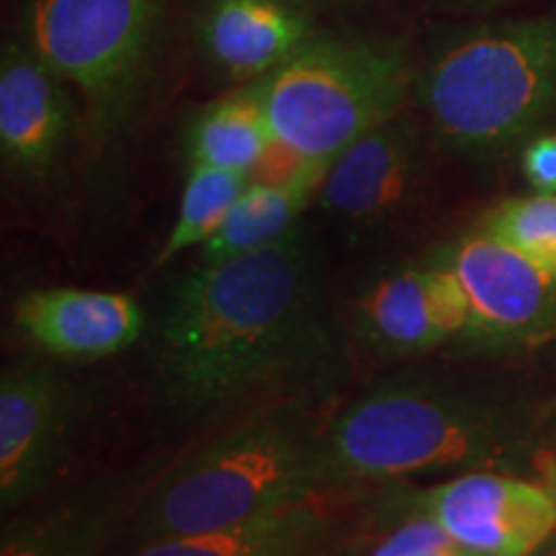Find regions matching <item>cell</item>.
I'll return each instance as SVG.
<instances>
[{
	"instance_id": "1",
	"label": "cell",
	"mask_w": 556,
	"mask_h": 556,
	"mask_svg": "<svg viewBox=\"0 0 556 556\" xmlns=\"http://www.w3.org/2000/svg\"><path fill=\"white\" fill-rule=\"evenodd\" d=\"M315 302V268L299 232L238 258L201 263L160 319L165 387L204 407L255 384L302 348Z\"/></svg>"
},
{
	"instance_id": "2",
	"label": "cell",
	"mask_w": 556,
	"mask_h": 556,
	"mask_svg": "<svg viewBox=\"0 0 556 556\" xmlns=\"http://www.w3.org/2000/svg\"><path fill=\"white\" fill-rule=\"evenodd\" d=\"M417 93L451 150L486 157L510 148L556 109V13L448 34Z\"/></svg>"
},
{
	"instance_id": "3",
	"label": "cell",
	"mask_w": 556,
	"mask_h": 556,
	"mask_svg": "<svg viewBox=\"0 0 556 556\" xmlns=\"http://www.w3.org/2000/svg\"><path fill=\"white\" fill-rule=\"evenodd\" d=\"M510 448L490 407L413 381H392L348 405L319 441L325 479H397L479 467Z\"/></svg>"
},
{
	"instance_id": "4",
	"label": "cell",
	"mask_w": 556,
	"mask_h": 556,
	"mask_svg": "<svg viewBox=\"0 0 556 556\" xmlns=\"http://www.w3.org/2000/svg\"><path fill=\"white\" fill-rule=\"evenodd\" d=\"M319 443L281 422L219 438L157 484L137 520L148 541L189 536L266 516L325 490Z\"/></svg>"
},
{
	"instance_id": "5",
	"label": "cell",
	"mask_w": 556,
	"mask_h": 556,
	"mask_svg": "<svg viewBox=\"0 0 556 556\" xmlns=\"http://www.w3.org/2000/svg\"><path fill=\"white\" fill-rule=\"evenodd\" d=\"M407 62L392 47L312 39L266 78L248 83L274 137L302 155L332 163L368 129L397 116Z\"/></svg>"
},
{
	"instance_id": "6",
	"label": "cell",
	"mask_w": 556,
	"mask_h": 556,
	"mask_svg": "<svg viewBox=\"0 0 556 556\" xmlns=\"http://www.w3.org/2000/svg\"><path fill=\"white\" fill-rule=\"evenodd\" d=\"M157 0H31L29 47L75 83L101 127L127 119L155 29Z\"/></svg>"
},
{
	"instance_id": "7",
	"label": "cell",
	"mask_w": 556,
	"mask_h": 556,
	"mask_svg": "<svg viewBox=\"0 0 556 556\" xmlns=\"http://www.w3.org/2000/svg\"><path fill=\"white\" fill-rule=\"evenodd\" d=\"M415 510L477 556H533L556 533L554 486L495 471H469L426 490Z\"/></svg>"
},
{
	"instance_id": "8",
	"label": "cell",
	"mask_w": 556,
	"mask_h": 556,
	"mask_svg": "<svg viewBox=\"0 0 556 556\" xmlns=\"http://www.w3.org/2000/svg\"><path fill=\"white\" fill-rule=\"evenodd\" d=\"M469 299V332L486 343L536 336L556 309V270L486 229L441 253Z\"/></svg>"
},
{
	"instance_id": "9",
	"label": "cell",
	"mask_w": 556,
	"mask_h": 556,
	"mask_svg": "<svg viewBox=\"0 0 556 556\" xmlns=\"http://www.w3.org/2000/svg\"><path fill=\"white\" fill-rule=\"evenodd\" d=\"M67 426V392L52 368L21 364L0 381V503L24 505L50 482Z\"/></svg>"
},
{
	"instance_id": "10",
	"label": "cell",
	"mask_w": 556,
	"mask_h": 556,
	"mask_svg": "<svg viewBox=\"0 0 556 556\" xmlns=\"http://www.w3.org/2000/svg\"><path fill=\"white\" fill-rule=\"evenodd\" d=\"M469 299L443 255L379 278L361 299V336L381 351L422 353L469 328Z\"/></svg>"
},
{
	"instance_id": "11",
	"label": "cell",
	"mask_w": 556,
	"mask_h": 556,
	"mask_svg": "<svg viewBox=\"0 0 556 556\" xmlns=\"http://www.w3.org/2000/svg\"><path fill=\"white\" fill-rule=\"evenodd\" d=\"M315 37L299 0H206L199 45L229 80L255 83L289 62Z\"/></svg>"
},
{
	"instance_id": "12",
	"label": "cell",
	"mask_w": 556,
	"mask_h": 556,
	"mask_svg": "<svg viewBox=\"0 0 556 556\" xmlns=\"http://www.w3.org/2000/svg\"><path fill=\"white\" fill-rule=\"evenodd\" d=\"M16 323L50 356L99 361L142 336L144 312L127 294L54 287L21 296Z\"/></svg>"
},
{
	"instance_id": "13",
	"label": "cell",
	"mask_w": 556,
	"mask_h": 556,
	"mask_svg": "<svg viewBox=\"0 0 556 556\" xmlns=\"http://www.w3.org/2000/svg\"><path fill=\"white\" fill-rule=\"evenodd\" d=\"M62 75L31 47L5 45L0 60V150L16 170H50L73 119Z\"/></svg>"
},
{
	"instance_id": "14",
	"label": "cell",
	"mask_w": 556,
	"mask_h": 556,
	"mask_svg": "<svg viewBox=\"0 0 556 556\" xmlns=\"http://www.w3.org/2000/svg\"><path fill=\"white\" fill-rule=\"evenodd\" d=\"M415 178V139L397 116L368 129L332 160L323 206L351 222H379L405 201Z\"/></svg>"
},
{
	"instance_id": "15",
	"label": "cell",
	"mask_w": 556,
	"mask_h": 556,
	"mask_svg": "<svg viewBox=\"0 0 556 556\" xmlns=\"http://www.w3.org/2000/svg\"><path fill=\"white\" fill-rule=\"evenodd\" d=\"M315 497L217 531L148 541L131 556H338V516Z\"/></svg>"
},
{
	"instance_id": "16",
	"label": "cell",
	"mask_w": 556,
	"mask_h": 556,
	"mask_svg": "<svg viewBox=\"0 0 556 556\" xmlns=\"http://www.w3.org/2000/svg\"><path fill=\"white\" fill-rule=\"evenodd\" d=\"M274 139L258 96L245 86L201 109L186 135L191 165L253 173Z\"/></svg>"
},
{
	"instance_id": "17",
	"label": "cell",
	"mask_w": 556,
	"mask_h": 556,
	"mask_svg": "<svg viewBox=\"0 0 556 556\" xmlns=\"http://www.w3.org/2000/svg\"><path fill=\"white\" fill-rule=\"evenodd\" d=\"M304 186L250 184L229 208L219 232L201 248V263H217L255 253L299 232L296 222L309 204Z\"/></svg>"
},
{
	"instance_id": "18",
	"label": "cell",
	"mask_w": 556,
	"mask_h": 556,
	"mask_svg": "<svg viewBox=\"0 0 556 556\" xmlns=\"http://www.w3.org/2000/svg\"><path fill=\"white\" fill-rule=\"evenodd\" d=\"M250 186L248 173L208 168V165H191L186 178L184 197H180L178 219L173 225L168 240L160 248L155 268L186 253L189 248H204L219 232L222 222L227 219L229 208Z\"/></svg>"
},
{
	"instance_id": "19",
	"label": "cell",
	"mask_w": 556,
	"mask_h": 556,
	"mask_svg": "<svg viewBox=\"0 0 556 556\" xmlns=\"http://www.w3.org/2000/svg\"><path fill=\"white\" fill-rule=\"evenodd\" d=\"M103 533L96 518L50 513L5 528L0 556H101Z\"/></svg>"
},
{
	"instance_id": "20",
	"label": "cell",
	"mask_w": 556,
	"mask_h": 556,
	"mask_svg": "<svg viewBox=\"0 0 556 556\" xmlns=\"http://www.w3.org/2000/svg\"><path fill=\"white\" fill-rule=\"evenodd\" d=\"M482 229L556 270V193L505 201L486 214Z\"/></svg>"
},
{
	"instance_id": "21",
	"label": "cell",
	"mask_w": 556,
	"mask_h": 556,
	"mask_svg": "<svg viewBox=\"0 0 556 556\" xmlns=\"http://www.w3.org/2000/svg\"><path fill=\"white\" fill-rule=\"evenodd\" d=\"M448 546H454V541L438 526V520L430 518L428 513L415 510V516L394 528L366 556H430Z\"/></svg>"
},
{
	"instance_id": "22",
	"label": "cell",
	"mask_w": 556,
	"mask_h": 556,
	"mask_svg": "<svg viewBox=\"0 0 556 556\" xmlns=\"http://www.w3.org/2000/svg\"><path fill=\"white\" fill-rule=\"evenodd\" d=\"M523 173L533 191L556 193V135L536 137L523 152Z\"/></svg>"
},
{
	"instance_id": "23",
	"label": "cell",
	"mask_w": 556,
	"mask_h": 556,
	"mask_svg": "<svg viewBox=\"0 0 556 556\" xmlns=\"http://www.w3.org/2000/svg\"><path fill=\"white\" fill-rule=\"evenodd\" d=\"M430 556H477V554H471V552H467V548H462L458 544H454V546L441 548V552H435V554H430Z\"/></svg>"
},
{
	"instance_id": "24",
	"label": "cell",
	"mask_w": 556,
	"mask_h": 556,
	"mask_svg": "<svg viewBox=\"0 0 556 556\" xmlns=\"http://www.w3.org/2000/svg\"><path fill=\"white\" fill-rule=\"evenodd\" d=\"M544 556H556V548H552V552H546Z\"/></svg>"
}]
</instances>
